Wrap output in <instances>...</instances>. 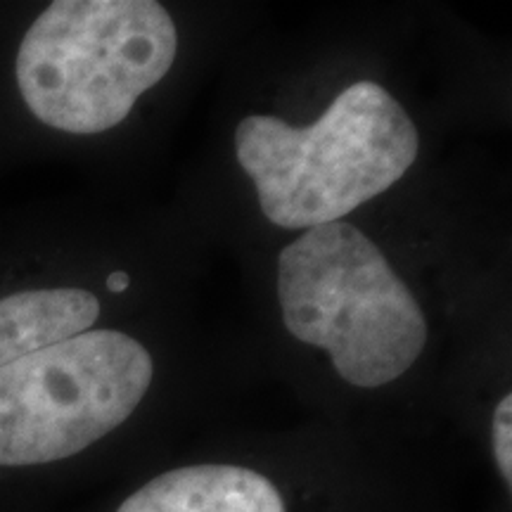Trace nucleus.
I'll return each mask as SVG.
<instances>
[{
    "mask_svg": "<svg viewBox=\"0 0 512 512\" xmlns=\"http://www.w3.org/2000/svg\"><path fill=\"white\" fill-rule=\"evenodd\" d=\"M176 24L155 0H57L17 53L31 114L76 136L121 124L176 60Z\"/></svg>",
    "mask_w": 512,
    "mask_h": 512,
    "instance_id": "3",
    "label": "nucleus"
},
{
    "mask_svg": "<svg viewBox=\"0 0 512 512\" xmlns=\"http://www.w3.org/2000/svg\"><path fill=\"white\" fill-rule=\"evenodd\" d=\"M100 316L93 292L57 290L15 292L0 299V368L31 351L91 330Z\"/></svg>",
    "mask_w": 512,
    "mask_h": 512,
    "instance_id": "6",
    "label": "nucleus"
},
{
    "mask_svg": "<svg viewBox=\"0 0 512 512\" xmlns=\"http://www.w3.org/2000/svg\"><path fill=\"white\" fill-rule=\"evenodd\" d=\"M155 375L119 330H86L0 368V467L72 458L117 430Z\"/></svg>",
    "mask_w": 512,
    "mask_h": 512,
    "instance_id": "4",
    "label": "nucleus"
},
{
    "mask_svg": "<svg viewBox=\"0 0 512 512\" xmlns=\"http://www.w3.org/2000/svg\"><path fill=\"white\" fill-rule=\"evenodd\" d=\"M117 512H285L271 479L238 465H190L140 486Z\"/></svg>",
    "mask_w": 512,
    "mask_h": 512,
    "instance_id": "5",
    "label": "nucleus"
},
{
    "mask_svg": "<svg viewBox=\"0 0 512 512\" xmlns=\"http://www.w3.org/2000/svg\"><path fill=\"white\" fill-rule=\"evenodd\" d=\"M512 396L505 394L494 413V453L505 484L512 482Z\"/></svg>",
    "mask_w": 512,
    "mask_h": 512,
    "instance_id": "7",
    "label": "nucleus"
},
{
    "mask_svg": "<svg viewBox=\"0 0 512 512\" xmlns=\"http://www.w3.org/2000/svg\"><path fill=\"white\" fill-rule=\"evenodd\" d=\"M278 302L287 332L328 351L337 375L354 387L399 380L425 351L420 304L351 223L309 228L280 252Z\"/></svg>",
    "mask_w": 512,
    "mask_h": 512,
    "instance_id": "2",
    "label": "nucleus"
},
{
    "mask_svg": "<svg viewBox=\"0 0 512 512\" xmlns=\"http://www.w3.org/2000/svg\"><path fill=\"white\" fill-rule=\"evenodd\" d=\"M128 285H131V275L124 273V271L112 273L110 278H107V290L114 292V294L128 290Z\"/></svg>",
    "mask_w": 512,
    "mask_h": 512,
    "instance_id": "8",
    "label": "nucleus"
},
{
    "mask_svg": "<svg viewBox=\"0 0 512 512\" xmlns=\"http://www.w3.org/2000/svg\"><path fill=\"white\" fill-rule=\"evenodd\" d=\"M420 136L380 83L358 81L311 126L252 114L235 128V155L264 216L297 230L335 223L411 169Z\"/></svg>",
    "mask_w": 512,
    "mask_h": 512,
    "instance_id": "1",
    "label": "nucleus"
}]
</instances>
